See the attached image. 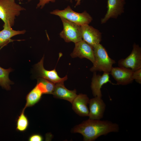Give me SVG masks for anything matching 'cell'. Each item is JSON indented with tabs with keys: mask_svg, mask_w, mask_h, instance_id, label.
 <instances>
[{
	"mask_svg": "<svg viewBox=\"0 0 141 141\" xmlns=\"http://www.w3.org/2000/svg\"><path fill=\"white\" fill-rule=\"evenodd\" d=\"M133 72L132 70L128 68L113 67L110 73L116 80L117 84L126 85L133 81Z\"/></svg>",
	"mask_w": 141,
	"mask_h": 141,
	"instance_id": "9",
	"label": "cell"
},
{
	"mask_svg": "<svg viewBox=\"0 0 141 141\" xmlns=\"http://www.w3.org/2000/svg\"><path fill=\"white\" fill-rule=\"evenodd\" d=\"M52 94L55 97L67 101L72 103L77 95L76 90H68L65 86L64 83L55 84Z\"/></svg>",
	"mask_w": 141,
	"mask_h": 141,
	"instance_id": "15",
	"label": "cell"
},
{
	"mask_svg": "<svg viewBox=\"0 0 141 141\" xmlns=\"http://www.w3.org/2000/svg\"><path fill=\"white\" fill-rule=\"evenodd\" d=\"M32 0H28V2H30ZM70 2H72V0H69ZM39 2L37 4L36 8H43L45 4L49 3L50 2H54L56 0H39Z\"/></svg>",
	"mask_w": 141,
	"mask_h": 141,
	"instance_id": "22",
	"label": "cell"
},
{
	"mask_svg": "<svg viewBox=\"0 0 141 141\" xmlns=\"http://www.w3.org/2000/svg\"><path fill=\"white\" fill-rule=\"evenodd\" d=\"M132 78L137 83H141V68L133 71Z\"/></svg>",
	"mask_w": 141,
	"mask_h": 141,
	"instance_id": "21",
	"label": "cell"
},
{
	"mask_svg": "<svg viewBox=\"0 0 141 141\" xmlns=\"http://www.w3.org/2000/svg\"><path fill=\"white\" fill-rule=\"evenodd\" d=\"M109 73L103 72L101 75L97 74L96 72H94L91 84L92 93L94 97H102V95L101 91L102 86L108 83L114 84L109 79Z\"/></svg>",
	"mask_w": 141,
	"mask_h": 141,
	"instance_id": "13",
	"label": "cell"
},
{
	"mask_svg": "<svg viewBox=\"0 0 141 141\" xmlns=\"http://www.w3.org/2000/svg\"><path fill=\"white\" fill-rule=\"evenodd\" d=\"M95 57L93 66L90 70L92 72L103 71L110 73L115 61L109 56L107 51L100 43L93 47Z\"/></svg>",
	"mask_w": 141,
	"mask_h": 141,
	"instance_id": "2",
	"label": "cell"
},
{
	"mask_svg": "<svg viewBox=\"0 0 141 141\" xmlns=\"http://www.w3.org/2000/svg\"><path fill=\"white\" fill-rule=\"evenodd\" d=\"M44 56L40 61L35 65V68L41 78L47 80L55 84L64 83L67 79V75L61 78L58 75L55 69L51 70L45 69L43 66Z\"/></svg>",
	"mask_w": 141,
	"mask_h": 141,
	"instance_id": "11",
	"label": "cell"
},
{
	"mask_svg": "<svg viewBox=\"0 0 141 141\" xmlns=\"http://www.w3.org/2000/svg\"><path fill=\"white\" fill-rule=\"evenodd\" d=\"M55 84L42 78L38 79L37 86L43 94H52L54 89Z\"/></svg>",
	"mask_w": 141,
	"mask_h": 141,
	"instance_id": "18",
	"label": "cell"
},
{
	"mask_svg": "<svg viewBox=\"0 0 141 141\" xmlns=\"http://www.w3.org/2000/svg\"><path fill=\"white\" fill-rule=\"evenodd\" d=\"M63 25V29L60 33V37L66 42L75 43L82 40L81 27L73 22L60 17Z\"/></svg>",
	"mask_w": 141,
	"mask_h": 141,
	"instance_id": "5",
	"label": "cell"
},
{
	"mask_svg": "<svg viewBox=\"0 0 141 141\" xmlns=\"http://www.w3.org/2000/svg\"><path fill=\"white\" fill-rule=\"evenodd\" d=\"M89 119L93 120H101L103 117L106 108V104L102 97H94L89 100Z\"/></svg>",
	"mask_w": 141,
	"mask_h": 141,
	"instance_id": "8",
	"label": "cell"
},
{
	"mask_svg": "<svg viewBox=\"0 0 141 141\" xmlns=\"http://www.w3.org/2000/svg\"><path fill=\"white\" fill-rule=\"evenodd\" d=\"M125 0H108L107 10L103 18L101 21V23H105L110 18H116L124 11Z\"/></svg>",
	"mask_w": 141,
	"mask_h": 141,
	"instance_id": "12",
	"label": "cell"
},
{
	"mask_svg": "<svg viewBox=\"0 0 141 141\" xmlns=\"http://www.w3.org/2000/svg\"><path fill=\"white\" fill-rule=\"evenodd\" d=\"M12 71L11 68L5 69L0 67V86L7 90L10 89V85L13 83L9 78V74Z\"/></svg>",
	"mask_w": 141,
	"mask_h": 141,
	"instance_id": "19",
	"label": "cell"
},
{
	"mask_svg": "<svg viewBox=\"0 0 141 141\" xmlns=\"http://www.w3.org/2000/svg\"><path fill=\"white\" fill-rule=\"evenodd\" d=\"M25 9L15 2V0H0V19L4 24L9 23L13 26L16 16Z\"/></svg>",
	"mask_w": 141,
	"mask_h": 141,
	"instance_id": "3",
	"label": "cell"
},
{
	"mask_svg": "<svg viewBox=\"0 0 141 141\" xmlns=\"http://www.w3.org/2000/svg\"><path fill=\"white\" fill-rule=\"evenodd\" d=\"M18 0L19 2H20L22 1V0Z\"/></svg>",
	"mask_w": 141,
	"mask_h": 141,
	"instance_id": "25",
	"label": "cell"
},
{
	"mask_svg": "<svg viewBox=\"0 0 141 141\" xmlns=\"http://www.w3.org/2000/svg\"><path fill=\"white\" fill-rule=\"evenodd\" d=\"M82 39L93 47L100 44L101 33L89 25L80 26Z\"/></svg>",
	"mask_w": 141,
	"mask_h": 141,
	"instance_id": "10",
	"label": "cell"
},
{
	"mask_svg": "<svg viewBox=\"0 0 141 141\" xmlns=\"http://www.w3.org/2000/svg\"><path fill=\"white\" fill-rule=\"evenodd\" d=\"M50 13L64 18L80 26L89 25L92 20V17L86 11L81 13H77L69 5L64 10L55 9Z\"/></svg>",
	"mask_w": 141,
	"mask_h": 141,
	"instance_id": "4",
	"label": "cell"
},
{
	"mask_svg": "<svg viewBox=\"0 0 141 141\" xmlns=\"http://www.w3.org/2000/svg\"><path fill=\"white\" fill-rule=\"evenodd\" d=\"M89 100L86 94L80 93L77 95L72 103L73 109L80 116H88L89 110L87 105Z\"/></svg>",
	"mask_w": 141,
	"mask_h": 141,
	"instance_id": "14",
	"label": "cell"
},
{
	"mask_svg": "<svg viewBox=\"0 0 141 141\" xmlns=\"http://www.w3.org/2000/svg\"><path fill=\"white\" fill-rule=\"evenodd\" d=\"M3 29L0 31V47H2L10 42L11 38L19 34H23L26 32L25 30L16 31L13 29L9 23L4 24Z\"/></svg>",
	"mask_w": 141,
	"mask_h": 141,
	"instance_id": "16",
	"label": "cell"
},
{
	"mask_svg": "<svg viewBox=\"0 0 141 141\" xmlns=\"http://www.w3.org/2000/svg\"><path fill=\"white\" fill-rule=\"evenodd\" d=\"M42 92L36 85L28 93L26 98V103L24 109L32 107L37 103L40 100L42 95Z\"/></svg>",
	"mask_w": 141,
	"mask_h": 141,
	"instance_id": "17",
	"label": "cell"
},
{
	"mask_svg": "<svg viewBox=\"0 0 141 141\" xmlns=\"http://www.w3.org/2000/svg\"><path fill=\"white\" fill-rule=\"evenodd\" d=\"M81 0H75V1L76 2V3L75 5V7L79 5L81 3Z\"/></svg>",
	"mask_w": 141,
	"mask_h": 141,
	"instance_id": "24",
	"label": "cell"
},
{
	"mask_svg": "<svg viewBox=\"0 0 141 141\" xmlns=\"http://www.w3.org/2000/svg\"><path fill=\"white\" fill-rule=\"evenodd\" d=\"M25 110L23 109L16 121V129L17 131L20 132L26 131L29 126V121L25 114Z\"/></svg>",
	"mask_w": 141,
	"mask_h": 141,
	"instance_id": "20",
	"label": "cell"
},
{
	"mask_svg": "<svg viewBox=\"0 0 141 141\" xmlns=\"http://www.w3.org/2000/svg\"><path fill=\"white\" fill-rule=\"evenodd\" d=\"M70 55L73 58H86L93 63L95 61L93 47L83 40L75 43V47Z\"/></svg>",
	"mask_w": 141,
	"mask_h": 141,
	"instance_id": "7",
	"label": "cell"
},
{
	"mask_svg": "<svg viewBox=\"0 0 141 141\" xmlns=\"http://www.w3.org/2000/svg\"><path fill=\"white\" fill-rule=\"evenodd\" d=\"M119 130V126L116 123L107 120L89 119L75 126L72 131L81 134L84 141H92L102 135L117 132Z\"/></svg>",
	"mask_w": 141,
	"mask_h": 141,
	"instance_id": "1",
	"label": "cell"
},
{
	"mask_svg": "<svg viewBox=\"0 0 141 141\" xmlns=\"http://www.w3.org/2000/svg\"><path fill=\"white\" fill-rule=\"evenodd\" d=\"M43 140L42 136L39 134H35L31 135L29 138V141H42Z\"/></svg>",
	"mask_w": 141,
	"mask_h": 141,
	"instance_id": "23",
	"label": "cell"
},
{
	"mask_svg": "<svg viewBox=\"0 0 141 141\" xmlns=\"http://www.w3.org/2000/svg\"><path fill=\"white\" fill-rule=\"evenodd\" d=\"M120 67L130 69L133 71L141 68V49L135 44L130 54L125 59H122L118 62Z\"/></svg>",
	"mask_w": 141,
	"mask_h": 141,
	"instance_id": "6",
	"label": "cell"
}]
</instances>
